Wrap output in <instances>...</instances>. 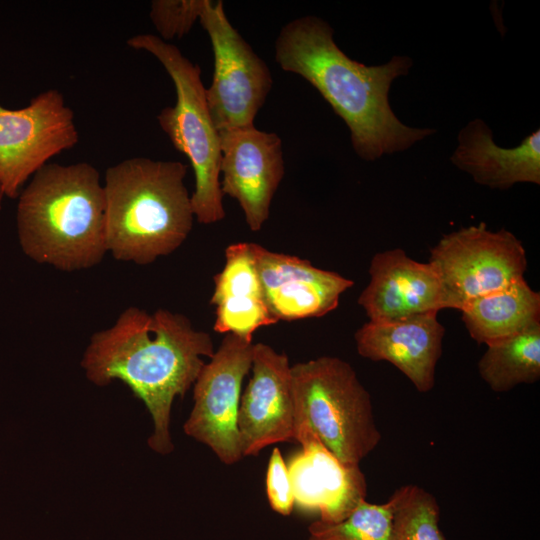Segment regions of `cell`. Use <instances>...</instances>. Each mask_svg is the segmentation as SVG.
Wrapping results in <instances>:
<instances>
[{"instance_id":"1","label":"cell","mask_w":540,"mask_h":540,"mask_svg":"<svg viewBox=\"0 0 540 540\" xmlns=\"http://www.w3.org/2000/svg\"><path fill=\"white\" fill-rule=\"evenodd\" d=\"M214 352L211 336L194 329L186 316L162 308L149 314L132 306L110 328L91 336L81 366L95 385L120 380L144 402L154 425L148 444L166 455L174 447L172 404L193 386L203 357Z\"/></svg>"},{"instance_id":"2","label":"cell","mask_w":540,"mask_h":540,"mask_svg":"<svg viewBox=\"0 0 540 540\" xmlns=\"http://www.w3.org/2000/svg\"><path fill=\"white\" fill-rule=\"evenodd\" d=\"M333 36V28L320 17L291 20L276 38L275 61L317 89L349 128L360 158L374 161L407 150L435 132L403 124L389 104L392 82L409 73L411 58L393 56L385 64L367 66L349 58Z\"/></svg>"},{"instance_id":"3","label":"cell","mask_w":540,"mask_h":540,"mask_svg":"<svg viewBox=\"0 0 540 540\" xmlns=\"http://www.w3.org/2000/svg\"><path fill=\"white\" fill-rule=\"evenodd\" d=\"M17 232L37 263L68 272L99 264L107 248L98 170L87 162L44 165L19 195Z\"/></svg>"},{"instance_id":"4","label":"cell","mask_w":540,"mask_h":540,"mask_svg":"<svg viewBox=\"0 0 540 540\" xmlns=\"http://www.w3.org/2000/svg\"><path fill=\"white\" fill-rule=\"evenodd\" d=\"M180 161L125 159L105 172V241L119 261L147 265L177 250L194 221Z\"/></svg>"},{"instance_id":"5","label":"cell","mask_w":540,"mask_h":540,"mask_svg":"<svg viewBox=\"0 0 540 540\" xmlns=\"http://www.w3.org/2000/svg\"><path fill=\"white\" fill-rule=\"evenodd\" d=\"M127 45L152 54L174 83L176 103L163 108L157 121L174 148L192 166L195 189L190 198L194 218L206 225L223 220L220 136L210 115L200 67L158 35L138 34L130 37Z\"/></svg>"},{"instance_id":"6","label":"cell","mask_w":540,"mask_h":540,"mask_svg":"<svg viewBox=\"0 0 540 540\" xmlns=\"http://www.w3.org/2000/svg\"><path fill=\"white\" fill-rule=\"evenodd\" d=\"M295 429L307 426L340 461L360 465L381 441L371 396L353 367L334 356L291 365Z\"/></svg>"},{"instance_id":"7","label":"cell","mask_w":540,"mask_h":540,"mask_svg":"<svg viewBox=\"0 0 540 540\" xmlns=\"http://www.w3.org/2000/svg\"><path fill=\"white\" fill-rule=\"evenodd\" d=\"M442 288L444 309L502 290L524 279L527 256L510 231H492L485 223L444 235L431 249L428 261Z\"/></svg>"},{"instance_id":"8","label":"cell","mask_w":540,"mask_h":540,"mask_svg":"<svg viewBox=\"0 0 540 540\" xmlns=\"http://www.w3.org/2000/svg\"><path fill=\"white\" fill-rule=\"evenodd\" d=\"M199 22L214 55V72L206 99L218 132L254 125L271 91V72L228 20L223 2L203 0Z\"/></svg>"},{"instance_id":"9","label":"cell","mask_w":540,"mask_h":540,"mask_svg":"<svg viewBox=\"0 0 540 540\" xmlns=\"http://www.w3.org/2000/svg\"><path fill=\"white\" fill-rule=\"evenodd\" d=\"M253 342L225 334L193 384V408L184 432L233 465L243 455L237 425L241 388L252 363Z\"/></svg>"},{"instance_id":"10","label":"cell","mask_w":540,"mask_h":540,"mask_svg":"<svg viewBox=\"0 0 540 540\" xmlns=\"http://www.w3.org/2000/svg\"><path fill=\"white\" fill-rule=\"evenodd\" d=\"M78 140L74 113L59 90L43 91L23 108L0 105V183L5 196L16 198L31 176Z\"/></svg>"},{"instance_id":"11","label":"cell","mask_w":540,"mask_h":540,"mask_svg":"<svg viewBox=\"0 0 540 540\" xmlns=\"http://www.w3.org/2000/svg\"><path fill=\"white\" fill-rule=\"evenodd\" d=\"M220 136V187L240 205L251 231L262 229L283 179L282 140L254 125L223 130Z\"/></svg>"},{"instance_id":"12","label":"cell","mask_w":540,"mask_h":540,"mask_svg":"<svg viewBox=\"0 0 540 540\" xmlns=\"http://www.w3.org/2000/svg\"><path fill=\"white\" fill-rule=\"evenodd\" d=\"M252 376L240 398L237 425L242 455L257 456L269 445L295 441V402L286 354L253 343Z\"/></svg>"},{"instance_id":"13","label":"cell","mask_w":540,"mask_h":540,"mask_svg":"<svg viewBox=\"0 0 540 540\" xmlns=\"http://www.w3.org/2000/svg\"><path fill=\"white\" fill-rule=\"evenodd\" d=\"M252 254L272 317L278 322L319 318L335 310L354 282L309 260L251 243Z\"/></svg>"},{"instance_id":"14","label":"cell","mask_w":540,"mask_h":540,"mask_svg":"<svg viewBox=\"0 0 540 540\" xmlns=\"http://www.w3.org/2000/svg\"><path fill=\"white\" fill-rule=\"evenodd\" d=\"M295 441L302 448L287 465L294 504L319 511L323 522L345 519L366 499L367 483L360 465L340 461L305 425L296 427Z\"/></svg>"},{"instance_id":"15","label":"cell","mask_w":540,"mask_h":540,"mask_svg":"<svg viewBox=\"0 0 540 540\" xmlns=\"http://www.w3.org/2000/svg\"><path fill=\"white\" fill-rule=\"evenodd\" d=\"M370 281L358 298L369 321H390L444 309L439 278L429 262L410 258L400 248L376 253Z\"/></svg>"},{"instance_id":"16","label":"cell","mask_w":540,"mask_h":540,"mask_svg":"<svg viewBox=\"0 0 540 540\" xmlns=\"http://www.w3.org/2000/svg\"><path fill=\"white\" fill-rule=\"evenodd\" d=\"M437 312L390 321H368L355 333L360 356L386 361L401 371L420 393L435 385L436 365L445 334Z\"/></svg>"},{"instance_id":"17","label":"cell","mask_w":540,"mask_h":540,"mask_svg":"<svg viewBox=\"0 0 540 540\" xmlns=\"http://www.w3.org/2000/svg\"><path fill=\"white\" fill-rule=\"evenodd\" d=\"M451 162L473 180L492 189L506 190L516 183L540 184V130L514 148H502L482 119H474L458 134Z\"/></svg>"},{"instance_id":"18","label":"cell","mask_w":540,"mask_h":540,"mask_svg":"<svg viewBox=\"0 0 540 540\" xmlns=\"http://www.w3.org/2000/svg\"><path fill=\"white\" fill-rule=\"evenodd\" d=\"M213 281L210 303L215 306V332L252 342L255 331L277 323L267 307L250 242L226 248L224 267Z\"/></svg>"},{"instance_id":"19","label":"cell","mask_w":540,"mask_h":540,"mask_svg":"<svg viewBox=\"0 0 540 540\" xmlns=\"http://www.w3.org/2000/svg\"><path fill=\"white\" fill-rule=\"evenodd\" d=\"M460 312L470 337L487 346L540 322V294L523 279L468 302Z\"/></svg>"},{"instance_id":"20","label":"cell","mask_w":540,"mask_h":540,"mask_svg":"<svg viewBox=\"0 0 540 540\" xmlns=\"http://www.w3.org/2000/svg\"><path fill=\"white\" fill-rule=\"evenodd\" d=\"M477 367L479 376L497 393L536 383L540 379V322L487 345Z\"/></svg>"},{"instance_id":"21","label":"cell","mask_w":540,"mask_h":540,"mask_svg":"<svg viewBox=\"0 0 540 540\" xmlns=\"http://www.w3.org/2000/svg\"><path fill=\"white\" fill-rule=\"evenodd\" d=\"M391 540H447L439 526L440 507L426 489L407 484L390 496Z\"/></svg>"},{"instance_id":"22","label":"cell","mask_w":540,"mask_h":540,"mask_svg":"<svg viewBox=\"0 0 540 540\" xmlns=\"http://www.w3.org/2000/svg\"><path fill=\"white\" fill-rule=\"evenodd\" d=\"M307 540H391V506L361 501L345 519L327 523L320 519L308 527Z\"/></svg>"},{"instance_id":"23","label":"cell","mask_w":540,"mask_h":540,"mask_svg":"<svg viewBox=\"0 0 540 540\" xmlns=\"http://www.w3.org/2000/svg\"><path fill=\"white\" fill-rule=\"evenodd\" d=\"M203 0H154L149 16L162 40L182 38L199 20Z\"/></svg>"},{"instance_id":"24","label":"cell","mask_w":540,"mask_h":540,"mask_svg":"<svg viewBox=\"0 0 540 540\" xmlns=\"http://www.w3.org/2000/svg\"><path fill=\"white\" fill-rule=\"evenodd\" d=\"M266 494L273 511L283 516L291 514L294 507L293 487L279 448L272 450L266 472Z\"/></svg>"},{"instance_id":"25","label":"cell","mask_w":540,"mask_h":540,"mask_svg":"<svg viewBox=\"0 0 540 540\" xmlns=\"http://www.w3.org/2000/svg\"><path fill=\"white\" fill-rule=\"evenodd\" d=\"M4 196H5V194H4L2 185H1V183H0V210H1L2 200H3V197H4Z\"/></svg>"}]
</instances>
